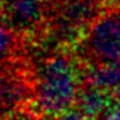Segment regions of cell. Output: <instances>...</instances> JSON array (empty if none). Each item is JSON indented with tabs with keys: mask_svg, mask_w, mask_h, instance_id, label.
Listing matches in <instances>:
<instances>
[{
	"mask_svg": "<svg viewBox=\"0 0 120 120\" xmlns=\"http://www.w3.org/2000/svg\"><path fill=\"white\" fill-rule=\"evenodd\" d=\"M81 69L74 58L61 54L43 62L37 80L34 108L43 116H58L76 105L82 88Z\"/></svg>",
	"mask_w": 120,
	"mask_h": 120,
	"instance_id": "1",
	"label": "cell"
},
{
	"mask_svg": "<svg viewBox=\"0 0 120 120\" xmlns=\"http://www.w3.org/2000/svg\"><path fill=\"white\" fill-rule=\"evenodd\" d=\"M80 46L92 65L120 61V8L98 15Z\"/></svg>",
	"mask_w": 120,
	"mask_h": 120,
	"instance_id": "2",
	"label": "cell"
},
{
	"mask_svg": "<svg viewBox=\"0 0 120 120\" xmlns=\"http://www.w3.org/2000/svg\"><path fill=\"white\" fill-rule=\"evenodd\" d=\"M49 0H6L3 22L15 33H31L43 22Z\"/></svg>",
	"mask_w": 120,
	"mask_h": 120,
	"instance_id": "3",
	"label": "cell"
},
{
	"mask_svg": "<svg viewBox=\"0 0 120 120\" xmlns=\"http://www.w3.org/2000/svg\"><path fill=\"white\" fill-rule=\"evenodd\" d=\"M115 104L117 101L111 92L88 84L86 88H81L74 107L89 120H96L101 113L108 112Z\"/></svg>",
	"mask_w": 120,
	"mask_h": 120,
	"instance_id": "4",
	"label": "cell"
},
{
	"mask_svg": "<svg viewBox=\"0 0 120 120\" xmlns=\"http://www.w3.org/2000/svg\"><path fill=\"white\" fill-rule=\"evenodd\" d=\"M86 84L105 89L120 103V61L90 65L86 70Z\"/></svg>",
	"mask_w": 120,
	"mask_h": 120,
	"instance_id": "5",
	"label": "cell"
},
{
	"mask_svg": "<svg viewBox=\"0 0 120 120\" xmlns=\"http://www.w3.org/2000/svg\"><path fill=\"white\" fill-rule=\"evenodd\" d=\"M23 85L22 82H18L15 78L1 77L0 80V103L11 105L16 103L23 96Z\"/></svg>",
	"mask_w": 120,
	"mask_h": 120,
	"instance_id": "6",
	"label": "cell"
},
{
	"mask_svg": "<svg viewBox=\"0 0 120 120\" xmlns=\"http://www.w3.org/2000/svg\"><path fill=\"white\" fill-rule=\"evenodd\" d=\"M16 46L15 31L7 24L0 23V57L8 55Z\"/></svg>",
	"mask_w": 120,
	"mask_h": 120,
	"instance_id": "7",
	"label": "cell"
},
{
	"mask_svg": "<svg viewBox=\"0 0 120 120\" xmlns=\"http://www.w3.org/2000/svg\"><path fill=\"white\" fill-rule=\"evenodd\" d=\"M55 120H89V119L82 112H80L77 108H74V109L70 108L68 111H65L64 113L55 116Z\"/></svg>",
	"mask_w": 120,
	"mask_h": 120,
	"instance_id": "8",
	"label": "cell"
},
{
	"mask_svg": "<svg viewBox=\"0 0 120 120\" xmlns=\"http://www.w3.org/2000/svg\"><path fill=\"white\" fill-rule=\"evenodd\" d=\"M104 120H120V103L115 104L113 107L109 109L105 115Z\"/></svg>",
	"mask_w": 120,
	"mask_h": 120,
	"instance_id": "9",
	"label": "cell"
},
{
	"mask_svg": "<svg viewBox=\"0 0 120 120\" xmlns=\"http://www.w3.org/2000/svg\"><path fill=\"white\" fill-rule=\"evenodd\" d=\"M4 8H6V0H0V20L4 16Z\"/></svg>",
	"mask_w": 120,
	"mask_h": 120,
	"instance_id": "10",
	"label": "cell"
},
{
	"mask_svg": "<svg viewBox=\"0 0 120 120\" xmlns=\"http://www.w3.org/2000/svg\"><path fill=\"white\" fill-rule=\"evenodd\" d=\"M109 1H111L112 4H115V6H116V4H120V0H109Z\"/></svg>",
	"mask_w": 120,
	"mask_h": 120,
	"instance_id": "11",
	"label": "cell"
},
{
	"mask_svg": "<svg viewBox=\"0 0 120 120\" xmlns=\"http://www.w3.org/2000/svg\"><path fill=\"white\" fill-rule=\"evenodd\" d=\"M0 80H1V77H0Z\"/></svg>",
	"mask_w": 120,
	"mask_h": 120,
	"instance_id": "12",
	"label": "cell"
}]
</instances>
